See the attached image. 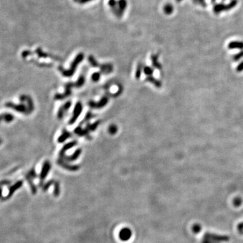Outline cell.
Listing matches in <instances>:
<instances>
[{
    "instance_id": "cell-1",
    "label": "cell",
    "mask_w": 243,
    "mask_h": 243,
    "mask_svg": "<svg viewBox=\"0 0 243 243\" xmlns=\"http://www.w3.org/2000/svg\"><path fill=\"white\" fill-rule=\"evenodd\" d=\"M132 231L128 228H125L122 229L119 233V238L121 240L127 241L131 238Z\"/></svg>"
},
{
    "instance_id": "cell-2",
    "label": "cell",
    "mask_w": 243,
    "mask_h": 243,
    "mask_svg": "<svg viewBox=\"0 0 243 243\" xmlns=\"http://www.w3.org/2000/svg\"><path fill=\"white\" fill-rule=\"evenodd\" d=\"M228 48L230 49H243V42L232 41L228 44Z\"/></svg>"
},
{
    "instance_id": "cell-3",
    "label": "cell",
    "mask_w": 243,
    "mask_h": 243,
    "mask_svg": "<svg viewBox=\"0 0 243 243\" xmlns=\"http://www.w3.org/2000/svg\"><path fill=\"white\" fill-rule=\"evenodd\" d=\"M225 7L226 5L222 3L215 4L214 6H213V12H214L215 14H219L220 13L225 10Z\"/></svg>"
},
{
    "instance_id": "cell-4",
    "label": "cell",
    "mask_w": 243,
    "mask_h": 243,
    "mask_svg": "<svg viewBox=\"0 0 243 243\" xmlns=\"http://www.w3.org/2000/svg\"><path fill=\"white\" fill-rule=\"evenodd\" d=\"M22 185H23V181L18 182L17 183L15 184V185H13L12 187L10 189V190H9V193H8V197H7V198H10V197H12L13 193L15 192V191L17 190L18 189H19V188L21 187Z\"/></svg>"
},
{
    "instance_id": "cell-5",
    "label": "cell",
    "mask_w": 243,
    "mask_h": 243,
    "mask_svg": "<svg viewBox=\"0 0 243 243\" xmlns=\"http://www.w3.org/2000/svg\"><path fill=\"white\" fill-rule=\"evenodd\" d=\"M49 170H50V165H49V163H46L44 165L43 170H42L41 174H40V180H41L42 181L45 179V178L46 177V176H47V173H48Z\"/></svg>"
},
{
    "instance_id": "cell-6",
    "label": "cell",
    "mask_w": 243,
    "mask_h": 243,
    "mask_svg": "<svg viewBox=\"0 0 243 243\" xmlns=\"http://www.w3.org/2000/svg\"><path fill=\"white\" fill-rule=\"evenodd\" d=\"M76 108V109H75V112H74V117L72 118V119L71 122H70L71 123V124H72V123L74 122V121L76 120L77 118H78V116H79V114L80 113L81 110H82V106H81L80 104H79L78 103V104L76 105V108Z\"/></svg>"
},
{
    "instance_id": "cell-7",
    "label": "cell",
    "mask_w": 243,
    "mask_h": 243,
    "mask_svg": "<svg viewBox=\"0 0 243 243\" xmlns=\"http://www.w3.org/2000/svg\"><path fill=\"white\" fill-rule=\"evenodd\" d=\"M238 0H231L230 2L228 3L227 5H226L225 7V11H229L235 8L236 5L238 3Z\"/></svg>"
},
{
    "instance_id": "cell-8",
    "label": "cell",
    "mask_w": 243,
    "mask_h": 243,
    "mask_svg": "<svg viewBox=\"0 0 243 243\" xmlns=\"http://www.w3.org/2000/svg\"><path fill=\"white\" fill-rule=\"evenodd\" d=\"M163 11H164V13L165 14L170 15V14H171L173 12V11H174V7H173L170 3H167V4L165 5L164 8H163Z\"/></svg>"
},
{
    "instance_id": "cell-9",
    "label": "cell",
    "mask_w": 243,
    "mask_h": 243,
    "mask_svg": "<svg viewBox=\"0 0 243 243\" xmlns=\"http://www.w3.org/2000/svg\"><path fill=\"white\" fill-rule=\"evenodd\" d=\"M55 186V190H54V195L56 197H58L60 193V184H58V182H56L54 184Z\"/></svg>"
},
{
    "instance_id": "cell-10",
    "label": "cell",
    "mask_w": 243,
    "mask_h": 243,
    "mask_svg": "<svg viewBox=\"0 0 243 243\" xmlns=\"http://www.w3.org/2000/svg\"><path fill=\"white\" fill-rule=\"evenodd\" d=\"M55 182L56 181H53V180H51V181H49V182H47V184H45V185L43 187V191H46L48 189V188L50 187V186L52 185V184H54Z\"/></svg>"
},
{
    "instance_id": "cell-11",
    "label": "cell",
    "mask_w": 243,
    "mask_h": 243,
    "mask_svg": "<svg viewBox=\"0 0 243 243\" xmlns=\"http://www.w3.org/2000/svg\"><path fill=\"white\" fill-rule=\"evenodd\" d=\"M119 5H120V8L122 10H123L124 9H125V8H126V1H125V0H120V1H119Z\"/></svg>"
},
{
    "instance_id": "cell-12",
    "label": "cell",
    "mask_w": 243,
    "mask_h": 243,
    "mask_svg": "<svg viewBox=\"0 0 243 243\" xmlns=\"http://www.w3.org/2000/svg\"><path fill=\"white\" fill-rule=\"evenodd\" d=\"M152 58H153L152 61H153V65L155 66V67L159 68L160 67L159 64L157 62V57L156 56H153L152 57Z\"/></svg>"
},
{
    "instance_id": "cell-13",
    "label": "cell",
    "mask_w": 243,
    "mask_h": 243,
    "mask_svg": "<svg viewBox=\"0 0 243 243\" xmlns=\"http://www.w3.org/2000/svg\"><path fill=\"white\" fill-rule=\"evenodd\" d=\"M69 137V134L68 133V132H65V133H64L63 134H62V137H61L60 138H59V142H63L64 140L65 139H67L68 137Z\"/></svg>"
},
{
    "instance_id": "cell-14",
    "label": "cell",
    "mask_w": 243,
    "mask_h": 243,
    "mask_svg": "<svg viewBox=\"0 0 243 243\" xmlns=\"http://www.w3.org/2000/svg\"><path fill=\"white\" fill-rule=\"evenodd\" d=\"M242 57H243V51H240V53H237V54H236L235 56H234V60L237 61V60H238L239 59L242 58Z\"/></svg>"
},
{
    "instance_id": "cell-15",
    "label": "cell",
    "mask_w": 243,
    "mask_h": 243,
    "mask_svg": "<svg viewBox=\"0 0 243 243\" xmlns=\"http://www.w3.org/2000/svg\"><path fill=\"white\" fill-rule=\"evenodd\" d=\"M145 73L147 74L150 75V74H151L153 73V70L151 69L150 68L147 67V68H145Z\"/></svg>"
},
{
    "instance_id": "cell-16",
    "label": "cell",
    "mask_w": 243,
    "mask_h": 243,
    "mask_svg": "<svg viewBox=\"0 0 243 243\" xmlns=\"http://www.w3.org/2000/svg\"><path fill=\"white\" fill-rule=\"evenodd\" d=\"M110 132H111L112 134H114V133H115L116 132V130H117V128H116V126H112L111 127H110Z\"/></svg>"
},
{
    "instance_id": "cell-17",
    "label": "cell",
    "mask_w": 243,
    "mask_h": 243,
    "mask_svg": "<svg viewBox=\"0 0 243 243\" xmlns=\"http://www.w3.org/2000/svg\"><path fill=\"white\" fill-rule=\"evenodd\" d=\"M198 3H200V4L203 7L207 6V3H206L205 0H198Z\"/></svg>"
},
{
    "instance_id": "cell-18",
    "label": "cell",
    "mask_w": 243,
    "mask_h": 243,
    "mask_svg": "<svg viewBox=\"0 0 243 243\" xmlns=\"http://www.w3.org/2000/svg\"><path fill=\"white\" fill-rule=\"evenodd\" d=\"M99 78V73H95L94 74L93 76V79L95 81L98 80V79Z\"/></svg>"
},
{
    "instance_id": "cell-19",
    "label": "cell",
    "mask_w": 243,
    "mask_h": 243,
    "mask_svg": "<svg viewBox=\"0 0 243 243\" xmlns=\"http://www.w3.org/2000/svg\"><path fill=\"white\" fill-rule=\"evenodd\" d=\"M109 3L111 6H114V5H116V1H114V0H110Z\"/></svg>"
},
{
    "instance_id": "cell-20",
    "label": "cell",
    "mask_w": 243,
    "mask_h": 243,
    "mask_svg": "<svg viewBox=\"0 0 243 243\" xmlns=\"http://www.w3.org/2000/svg\"><path fill=\"white\" fill-rule=\"evenodd\" d=\"M90 1V0H81L80 2L84 3V2H86V1Z\"/></svg>"
},
{
    "instance_id": "cell-21",
    "label": "cell",
    "mask_w": 243,
    "mask_h": 243,
    "mask_svg": "<svg viewBox=\"0 0 243 243\" xmlns=\"http://www.w3.org/2000/svg\"><path fill=\"white\" fill-rule=\"evenodd\" d=\"M1 195H2V191H1V187H0V197H1Z\"/></svg>"
},
{
    "instance_id": "cell-22",
    "label": "cell",
    "mask_w": 243,
    "mask_h": 243,
    "mask_svg": "<svg viewBox=\"0 0 243 243\" xmlns=\"http://www.w3.org/2000/svg\"><path fill=\"white\" fill-rule=\"evenodd\" d=\"M215 1H216V0H211V2L214 3V2H215Z\"/></svg>"
},
{
    "instance_id": "cell-23",
    "label": "cell",
    "mask_w": 243,
    "mask_h": 243,
    "mask_svg": "<svg viewBox=\"0 0 243 243\" xmlns=\"http://www.w3.org/2000/svg\"><path fill=\"white\" fill-rule=\"evenodd\" d=\"M181 1H182V0H176V1H177V2H180Z\"/></svg>"
},
{
    "instance_id": "cell-24",
    "label": "cell",
    "mask_w": 243,
    "mask_h": 243,
    "mask_svg": "<svg viewBox=\"0 0 243 243\" xmlns=\"http://www.w3.org/2000/svg\"><path fill=\"white\" fill-rule=\"evenodd\" d=\"M224 1H225V0H224Z\"/></svg>"
}]
</instances>
